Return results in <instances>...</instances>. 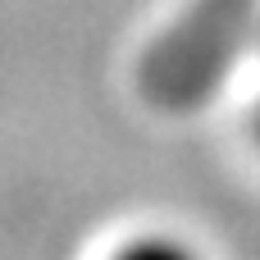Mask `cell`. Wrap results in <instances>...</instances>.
I'll use <instances>...</instances> for the list:
<instances>
[{
	"mask_svg": "<svg viewBox=\"0 0 260 260\" xmlns=\"http://www.w3.org/2000/svg\"><path fill=\"white\" fill-rule=\"evenodd\" d=\"M110 260H206L197 247H187L183 238H169V233H142V238H128Z\"/></svg>",
	"mask_w": 260,
	"mask_h": 260,
	"instance_id": "1",
	"label": "cell"
},
{
	"mask_svg": "<svg viewBox=\"0 0 260 260\" xmlns=\"http://www.w3.org/2000/svg\"><path fill=\"white\" fill-rule=\"evenodd\" d=\"M256 133H260V105H256Z\"/></svg>",
	"mask_w": 260,
	"mask_h": 260,
	"instance_id": "2",
	"label": "cell"
}]
</instances>
